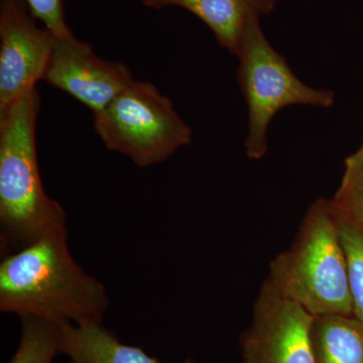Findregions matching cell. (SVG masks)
I'll return each mask as SVG.
<instances>
[{"label": "cell", "mask_w": 363, "mask_h": 363, "mask_svg": "<svg viewBox=\"0 0 363 363\" xmlns=\"http://www.w3.org/2000/svg\"><path fill=\"white\" fill-rule=\"evenodd\" d=\"M40 94L33 90L0 113V250H23L67 228L65 210L45 192L38 162Z\"/></svg>", "instance_id": "obj_2"}, {"label": "cell", "mask_w": 363, "mask_h": 363, "mask_svg": "<svg viewBox=\"0 0 363 363\" xmlns=\"http://www.w3.org/2000/svg\"><path fill=\"white\" fill-rule=\"evenodd\" d=\"M238 81L247 105V156L260 160L267 150V130L274 117L292 105L329 108L335 94L305 84L262 33L259 18L250 21L240 51Z\"/></svg>", "instance_id": "obj_5"}, {"label": "cell", "mask_w": 363, "mask_h": 363, "mask_svg": "<svg viewBox=\"0 0 363 363\" xmlns=\"http://www.w3.org/2000/svg\"><path fill=\"white\" fill-rule=\"evenodd\" d=\"M330 201L338 214L363 228V143L345 160L342 180Z\"/></svg>", "instance_id": "obj_14"}, {"label": "cell", "mask_w": 363, "mask_h": 363, "mask_svg": "<svg viewBox=\"0 0 363 363\" xmlns=\"http://www.w3.org/2000/svg\"><path fill=\"white\" fill-rule=\"evenodd\" d=\"M311 338L315 363H363V324L355 317L315 316Z\"/></svg>", "instance_id": "obj_11"}, {"label": "cell", "mask_w": 363, "mask_h": 363, "mask_svg": "<svg viewBox=\"0 0 363 363\" xmlns=\"http://www.w3.org/2000/svg\"><path fill=\"white\" fill-rule=\"evenodd\" d=\"M35 20L42 21L45 28L54 35L55 39L62 40L71 37L70 28L67 26L64 0H25Z\"/></svg>", "instance_id": "obj_15"}, {"label": "cell", "mask_w": 363, "mask_h": 363, "mask_svg": "<svg viewBox=\"0 0 363 363\" xmlns=\"http://www.w3.org/2000/svg\"><path fill=\"white\" fill-rule=\"evenodd\" d=\"M267 281L313 316H353L347 262L330 200L309 208L292 247L272 260Z\"/></svg>", "instance_id": "obj_3"}, {"label": "cell", "mask_w": 363, "mask_h": 363, "mask_svg": "<svg viewBox=\"0 0 363 363\" xmlns=\"http://www.w3.org/2000/svg\"><path fill=\"white\" fill-rule=\"evenodd\" d=\"M62 355L68 363H162L140 346L123 343L102 323H60ZM182 363H194L187 358Z\"/></svg>", "instance_id": "obj_10"}, {"label": "cell", "mask_w": 363, "mask_h": 363, "mask_svg": "<svg viewBox=\"0 0 363 363\" xmlns=\"http://www.w3.org/2000/svg\"><path fill=\"white\" fill-rule=\"evenodd\" d=\"M135 79L121 62L105 61L75 35L55 39L44 81L68 93L93 114L104 111Z\"/></svg>", "instance_id": "obj_8"}, {"label": "cell", "mask_w": 363, "mask_h": 363, "mask_svg": "<svg viewBox=\"0 0 363 363\" xmlns=\"http://www.w3.org/2000/svg\"><path fill=\"white\" fill-rule=\"evenodd\" d=\"M93 125L107 149L128 157L140 168L167 161L192 143V128L156 86L133 80L104 111L93 114Z\"/></svg>", "instance_id": "obj_4"}, {"label": "cell", "mask_w": 363, "mask_h": 363, "mask_svg": "<svg viewBox=\"0 0 363 363\" xmlns=\"http://www.w3.org/2000/svg\"><path fill=\"white\" fill-rule=\"evenodd\" d=\"M35 20L25 0L0 1V113L44 80L55 38Z\"/></svg>", "instance_id": "obj_7"}, {"label": "cell", "mask_w": 363, "mask_h": 363, "mask_svg": "<svg viewBox=\"0 0 363 363\" xmlns=\"http://www.w3.org/2000/svg\"><path fill=\"white\" fill-rule=\"evenodd\" d=\"M335 214L341 245L347 262L353 317L363 324V228L336 211Z\"/></svg>", "instance_id": "obj_13"}, {"label": "cell", "mask_w": 363, "mask_h": 363, "mask_svg": "<svg viewBox=\"0 0 363 363\" xmlns=\"http://www.w3.org/2000/svg\"><path fill=\"white\" fill-rule=\"evenodd\" d=\"M142 4L154 9H187L212 30L221 47L236 56L250 21L272 13L276 0H142Z\"/></svg>", "instance_id": "obj_9"}, {"label": "cell", "mask_w": 363, "mask_h": 363, "mask_svg": "<svg viewBox=\"0 0 363 363\" xmlns=\"http://www.w3.org/2000/svg\"><path fill=\"white\" fill-rule=\"evenodd\" d=\"M315 316L264 281L252 324L240 336L241 363H315Z\"/></svg>", "instance_id": "obj_6"}, {"label": "cell", "mask_w": 363, "mask_h": 363, "mask_svg": "<svg viewBox=\"0 0 363 363\" xmlns=\"http://www.w3.org/2000/svg\"><path fill=\"white\" fill-rule=\"evenodd\" d=\"M109 298L102 283L72 257L67 228L0 262V310L81 325L102 323Z\"/></svg>", "instance_id": "obj_1"}, {"label": "cell", "mask_w": 363, "mask_h": 363, "mask_svg": "<svg viewBox=\"0 0 363 363\" xmlns=\"http://www.w3.org/2000/svg\"><path fill=\"white\" fill-rule=\"evenodd\" d=\"M60 323L39 317H21L20 341L9 363H54L62 354Z\"/></svg>", "instance_id": "obj_12"}]
</instances>
